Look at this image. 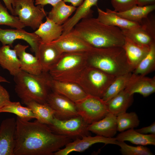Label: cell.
Instances as JSON below:
<instances>
[{"mask_svg":"<svg viewBox=\"0 0 155 155\" xmlns=\"http://www.w3.org/2000/svg\"><path fill=\"white\" fill-rule=\"evenodd\" d=\"M14 155H52L72 141L54 133L49 126L36 120L33 122L17 117Z\"/></svg>","mask_w":155,"mask_h":155,"instance_id":"obj_1","label":"cell"},{"mask_svg":"<svg viewBox=\"0 0 155 155\" xmlns=\"http://www.w3.org/2000/svg\"><path fill=\"white\" fill-rule=\"evenodd\" d=\"M71 30L93 47L97 48L122 47L125 36L119 28L104 24L97 18H84Z\"/></svg>","mask_w":155,"mask_h":155,"instance_id":"obj_2","label":"cell"},{"mask_svg":"<svg viewBox=\"0 0 155 155\" xmlns=\"http://www.w3.org/2000/svg\"><path fill=\"white\" fill-rule=\"evenodd\" d=\"M87 53L91 67L115 77L133 71L122 47H94Z\"/></svg>","mask_w":155,"mask_h":155,"instance_id":"obj_3","label":"cell"},{"mask_svg":"<svg viewBox=\"0 0 155 155\" xmlns=\"http://www.w3.org/2000/svg\"><path fill=\"white\" fill-rule=\"evenodd\" d=\"M45 78L42 72L35 75L21 70L14 76L15 92L23 103L31 101L46 102L49 95L46 86L49 82Z\"/></svg>","mask_w":155,"mask_h":155,"instance_id":"obj_4","label":"cell"},{"mask_svg":"<svg viewBox=\"0 0 155 155\" xmlns=\"http://www.w3.org/2000/svg\"><path fill=\"white\" fill-rule=\"evenodd\" d=\"M13 8V16H18L25 27H29L33 30L39 27L48 14L44 6H35L34 0H15Z\"/></svg>","mask_w":155,"mask_h":155,"instance_id":"obj_5","label":"cell"},{"mask_svg":"<svg viewBox=\"0 0 155 155\" xmlns=\"http://www.w3.org/2000/svg\"><path fill=\"white\" fill-rule=\"evenodd\" d=\"M75 103L78 115L88 125L101 119L109 113L107 103L99 97L88 95Z\"/></svg>","mask_w":155,"mask_h":155,"instance_id":"obj_6","label":"cell"},{"mask_svg":"<svg viewBox=\"0 0 155 155\" xmlns=\"http://www.w3.org/2000/svg\"><path fill=\"white\" fill-rule=\"evenodd\" d=\"M88 125L78 115L65 120L59 119L54 117L51 124L48 125L54 133L74 140L90 135L87 129Z\"/></svg>","mask_w":155,"mask_h":155,"instance_id":"obj_7","label":"cell"},{"mask_svg":"<svg viewBox=\"0 0 155 155\" xmlns=\"http://www.w3.org/2000/svg\"><path fill=\"white\" fill-rule=\"evenodd\" d=\"M117 141L115 137L107 138L96 135L85 136L81 138H77L67 144L63 148L54 153V155H67L73 152H82L92 145L97 143L117 144Z\"/></svg>","mask_w":155,"mask_h":155,"instance_id":"obj_8","label":"cell"},{"mask_svg":"<svg viewBox=\"0 0 155 155\" xmlns=\"http://www.w3.org/2000/svg\"><path fill=\"white\" fill-rule=\"evenodd\" d=\"M21 39L26 41L30 46L32 51L37 57L41 40L34 32L30 33L23 29H2L0 28V41L3 45L12 46L14 41Z\"/></svg>","mask_w":155,"mask_h":155,"instance_id":"obj_9","label":"cell"},{"mask_svg":"<svg viewBox=\"0 0 155 155\" xmlns=\"http://www.w3.org/2000/svg\"><path fill=\"white\" fill-rule=\"evenodd\" d=\"M46 102L53 110L54 117L59 119H67L79 115L74 102L55 92L49 94Z\"/></svg>","mask_w":155,"mask_h":155,"instance_id":"obj_10","label":"cell"},{"mask_svg":"<svg viewBox=\"0 0 155 155\" xmlns=\"http://www.w3.org/2000/svg\"><path fill=\"white\" fill-rule=\"evenodd\" d=\"M61 52H87L94 47L71 31L51 42Z\"/></svg>","mask_w":155,"mask_h":155,"instance_id":"obj_11","label":"cell"},{"mask_svg":"<svg viewBox=\"0 0 155 155\" xmlns=\"http://www.w3.org/2000/svg\"><path fill=\"white\" fill-rule=\"evenodd\" d=\"M16 119L14 118L3 120L0 125V155H14L16 141Z\"/></svg>","mask_w":155,"mask_h":155,"instance_id":"obj_12","label":"cell"},{"mask_svg":"<svg viewBox=\"0 0 155 155\" xmlns=\"http://www.w3.org/2000/svg\"><path fill=\"white\" fill-rule=\"evenodd\" d=\"M89 72L88 78L90 87L86 93L102 98L107 88L116 77L93 67Z\"/></svg>","mask_w":155,"mask_h":155,"instance_id":"obj_13","label":"cell"},{"mask_svg":"<svg viewBox=\"0 0 155 155\" xmlns=\"http://www.w3.org/2000/svg\"><path fill=\"white\" fill-rule=\"evenodd\" d=\"M125 90L130 94L138 93L148 97L155 92V77L150 78L132 73Z\"/></svg>","mask_w":155,"mask_h":155,"instance_id":"obj_14","label":"cell"},{"mask_svg":"<svg viewBox=\"0 0 155 155\" xmlns=\"http://www.w3.org/2000/svg\"><path fill=\"white\" fill-rule=\"evenodd\" d=\"M28 47L18 43L14 47L20 62L21 70L31 74H39L42 72L40 64L36 56L26 51Z\"/></svg>","mask_w":155,"mask_h":155,"instance_id":"obj_15","label":"cell"},{"mask_svg":"<svg viewBox=\"0 0 155 155\" xmlns=\"http://www.w3.org/2000/svg\"><path fill=\"white\" fill-rule=\"evenodd\" d=\"M116 117L109 113L101 119L88 125L87 129L96 135L113 137L117 131Z\"/></svg>","mask_w":155,"mask_h":155,"instance_id":"obj_16","label":"cell"},{"mask_svg":"<svg viewBox=\"0 0 155 155\" xmlns=\"http://www.w3.org/2000/svg\"><path fill=\"white\" fill-rule=\"evenodd\" d=\"M97 19L102 23L118 27L121 29H130L140 27L139 24L128 20L117 15L113 10L106 9L104 11L97 8Z\"/></svg>","mask_w":155,"mask_h":155,"instance_id":"obj_17","label":"cell"},{"mask_svg":"<svg viewBox=\"0 0 155 155\" xmlns=\"http://www.w3.org/2000/svg\"><path fill=\"white\" fill-rule=\"evenodd\" d=\"M125 37L124 43L122 47L125 51L127 61L133 70L147 54L150 46L139 44L128 38Z\"/></svg>","mask_w":155,"mask_h":155,"instance_id":"obj_18","label":"cell"},{"mask_svg":"<svg viewBox=\"0 0 155 155\" xmlns=\"http://www.w3.org/2000/svg\"><path fill=\"white\" fill-rule=\"evenodd\" d=\"M63 31L62 25L56 24L46 16V21L42 23L34 32L40 38L41 43H48L59 38Z\"/></svg>","mask_w":155,"mask_h":155,"instance_id":"obj_19","label":"cell"},{"mask_svg":"<svg viewBox=\"0 0 155 155\" xmlns=\"http://www.w3.org/2000/svg\"><path fill=\"white\" fill-rule=\"evenodd\" d=\"M51 84L55 92L65 96L74 103L83 100L88 95L84 90L75 84L53 80Z\"/></svg>","mask_w":155,"mask_h":155,"instance_id":"obj_20","label":"cell"},{"mask_svg":"<svg viewBox=\"0 0 155 155\" xmlns=\"http://www.w3.org/2000/svg\"><path fill=\"white\" fill-rule=\"evenodd\" d=\"M6 45L0 48V65L14 76L20 71V65L16 50Z\"/></svg>","mask_w":155,"mask_h":155,"instance_id":"obj_21","label":"cell"},{"mask_svg":"<svg viewBox=\"0 0 155 155\" xmlns=\"http://www.w3.org/2000/svg\"><path fill=\"white\" fill-rule=\"evenodd\" d=\"M61 53L58 49L51 42H40L36 57L40 64L42 71L51 69L52 66Z\"/></svg>","mask_w":155,"mask_h":155,"instance_id":"obj_22","label":"cell"},{"mask_svg":"<svg viewBox=\"0 0 155 155\" xmlns=\"http://www.w3.org/2000/svg\"><path fill=\"white\" fill-rule=\"evenodd\" d=\"M98 0H84L83 3L76 9L73 16L62 26L63 34L69 32L82 19L89 18L91 15V7L97 6Z\"/></svg>","mask_w":155,"mask_h":155,"instance_id":"obj_23","label":"cell"},{"mask_svg":"<svg viewBox=\"0 0 155 155\" xmlns=\"http://www.w3.org/2000/svg\"><path fill=\"white\" fill-rule=\"evenodd\" d=\"M133 95L125 89L121 91L107 102L109 113L117 116L126 112L133 102Z\"/></svg>","mask_w":155,"mask_h":155,"instance_id":"obj_24","label":"cell"},{"mask_svg":"<svg viewBox=\"0 0 155 155\" xmlns=\"http://www.w3.org/2000/svg\"><path fill=\"white\" fill-rule=\"evenodd\" d=\"M117 141H129L138 145H155V135L140 133L134 128L121 132L115 137Z\"/></svg>","mask_w":155,"mask_h":155,"instance_id":"obj_25","label":"cell"},{"mask_svg":"<svg viewBox=\"0 0 155 155\" xmlns=\"http://www.w3.org/2000/svg\"><path fill=\"white\" fill-rule=\"evenodd\" d=\"M25 104L31 110L36 120L48 125L51 124L54 117V113L47 102L42 104L31 101Z\"/></svg>","mask_w":155,"mask_h":155,"instance_id":"obj_26","label":"cell"},{"mask_svg":"<svg viewBox=\"0 0 155 155\" xmlns=\"http://www.w3.org/2000/svg\"><path fill=\"white\" fill-rule=\"evenodd\" d=\"M76 9V7L66 5L61 0L53 7L48 17L56 24L62 25Z\"/></svg>","mask_w":155,"mask_h":155,"instance_id":"obj_27","label":"cell"},{"mask_svg":"<svg viewBox=\"0 0 155 155\" xmlns=\"http://www.w3.org/2000/svg\"><path fill=\"white\" fill-rule=\"evenodd\" d=\"M155 9V4L141 6L137 5L125 11L115 13L119 16L128 20L137 23L141 22L144 18Z\"/></svg>","mask_w":155,"mask_h":155,"instance_id":"obj_28","label":"cell"},{"mask_svg":"<svg viewBox=\"0 0 155 155\" xmlns=\"http://www.w3.org/2000/svg\"><path fill=\"white\" fill-rule=\"evenodd\" d=\"M132 73L116 77L107 88L102 97L103 100L107 103L112 98L125 89Z\"/></svg>","mask_w":155,"mask_h":155,"instance_id":"obj_29","label":"cell"},{"mask_svg":"<svg viewBox=\"0 0 155 155\" xmlns=\"http://www.w3.org/2000/svg\"><path fill=\"white\" fill-rule=\"evenodd\" d=\"M155 69V43L152 44L148 52L133 70L134 75L146 76Z\"/></svg>","mask_w":155,"mask_h":155,"instance_id":"obj_30","label":"cell"},{"mask_svg":"<svg viewBox=\"0 0 155 155\" xmlns=\"http://www.w3.org/2000/svg\"><path fill=\"white\" fill-rule=\"evenodd\" d=\"M124 36L141 45L150 46L155 39L140 27L130 29H121Z\"/></svg>","mask_w":155,"mask_h":155,"instance_id":"obj_31","label":"cell"},{"mask_svg":"<svg viewBox=\"0 0 155 155\" xmlns=\"http://www.w3.org/2000/svg\"><path fill=\"white\" fill-rule=\"evenodd\" d=\"M117 131L121 132L138 126L140 121L134 112H125L117 116Z\"/></svg>","mask_w":155,"mask_h":155,"instance_id":"obj_32","label":"cell"},{"mask_svg":"<svg viewBox=\"0 0 155 155\" xmlns=\"http://www.w3.org/2000/svg\"><path fill=\"white\" fill-rule=\"evenodd\" d=\"M4 112L13 113L17 117L26 121L35 118L31 110L27 106H22L19 102H10L0 110V113Z\"/></svg>","mask_w":155,"mask_h":155,"instance_id":"obj_33","label":"cell"},{"mask_svg":"<svg viewBox=\"0 0 155 155\" xmlns=\"http://www.w3.org/2000/svg\"><path fill=\"white\" fill-rule=\"evenodd\" d=\"M82 56L77 53H73L65 56L55 67L51 69V73L58 71L71 69L78 65L80 62Z\"/></svg>","mask_w":155,"mask_h":155,"instance_id":"obj_34","label":"cell"},{"mask_svg":"<svg viewBox=\"0 0 155 155\" xmlns=\"http://www.w3.org/2000/svg\"><path fill=\"white\" fill-rule=\"evenodd\" d=\"M2 25L16 29H23L25 27L18 17L9 14L7 8L0 1V25Z\"/></svg>","mask_w":155,"mask_h":155,"instance_id":"obj_35","label":"cell"},{"mask_svg":"<svg viewBox=\"0 0 155 155\" xmlns=\"http://www.w3.org/2000/svg\"><path fill=\"white\" fill-rule=\"evenodd\" d=\"M117 145L120 147V151L123 155H152L150 149L144 146H133L125 142L117 141Z\"/></svg>","mask_w":155,"mask_h":155,"instance_id":"obj_36","label":"cell"},{"mask_svg":"<svg viewBox=\"0 0 155 155\" xmlns=\"http://www.w3.org/2000/svg\"><path fill=\"white\" fill-rule=\"evenodd\" d=\"M137 0H111L114 11L121 12L128 10L137 5Z\"/></svg>","mask_w":155,"mask_h":155,"instance_id":"obj_37","label":"cell"},{"mask_svg":"<svg viewBox=\"0 0 155 155\" xmlns=\"http://www.w3.org/2000/svg\"><path fill=\"white\" fill-rule=\"evenodd\" d=\"M140 27L155 39V21L154 18L148 17L143 19L140 23Z\"/></svg>","mask_w":155,"mask_h":155,"instance_id":"obj_38","label":"cell"},{"mask_svg":"<svg viewBox=\"0 0 155 155\" xmlns=\"http://www.w3.org/2000/svg\"><path fill=\"white\" fill-rule=\"evenodd\" d=\"M11 101L8 92L0 84V110Z\"/></svg>","mask_w":155,"mask_h":155,"instance_id":"obj_39","label":"cell"},{"mask_svg":"<svg viewBox=\"0 0 155 155\" xmlns=\"http://www.w3.org/2000/svg\"><path fill=\"white\" fill-rule=\"evenodd\" d=\"M138 132L144 134L155 135V122H154L150 125L141 128L135 129Z\"/></svg>","mask_w":155,"mask_h":155,"instance_id":"obj_40","label":"cell"},{"mask_svg":"<svg viewBox=\"0 0 155 155\" xmlns=\"http://www.w3.org/2000/svg\"><path fill=\"white\" fill-rule=\"evenodd\" d=\"M61 0H35V5H40L44 6L46 5L50 4L53 7Z\"/></svg>","mask_w":155,"mask_h":155,"instance_id":"obj_41","label":"cell"},{"mask_svg":"<svg viewBox=\"0 0 155 155\" xmlns=\"http://www.w3.org/2000/svg\"><path fill=\"white\" fill-rule=\"evenodd\" d=\"M6 7L10 11L11 15L13 16V6L15 0H2Z\"/></svg>","mask_w":155,"mask_h":155,"instance_id":"obj_42","label":"cell"},{"mask_svg":"<svg viewBox=\"0 0 155 155\" xmlns=\"http://www.w3.org/2000/svg\"><path fill=\"white\" fill-rule=\"evenodd\" d=\"M137 4L141 6L155 4V0H137Z\"/></svg>","mask_w":155,"mask_h":155,"instance_id":"obj_43","label":"cell"},{"mask_svg":"<svg viewBox=\"0 0 155 155\" xmlns=\"http://www.w3.org/2000/svg\"><path fill=\"white\" fill-rule=\"evenodd\" d=\"M84 0H63L65 3H71L73 6H79L83 3Z\"/></svg>","mask_w":155,"mask_h":155,"instance_id":"obj_44","label":"cell"},{"mask_svg":"<svg viewBox=\"0 0 155 155\" xmlns=\"http://www.w3.org/2000/svg\"><path fill=\"white\" fill-rule=\"evenodd\" d=\"M1 82L9 83V82L4 77L0 75V83Z\"/></svg>","mask_w":155,"mask_h":155,"instance_id":"obj_45","label":"cell"}]
</instances>
